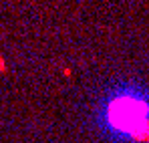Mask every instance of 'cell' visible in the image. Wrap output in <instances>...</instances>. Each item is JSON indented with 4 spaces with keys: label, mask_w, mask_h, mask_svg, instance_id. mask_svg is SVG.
Masks as SVG:
<instances>
[{
    "label": "cell",
    "mask_w": 149,
    "mask_h": 143,
    "mask_svg": "<svg viewBox=\"0 0 149 143\" xmlns=\"http://www.w3.org/2000/svg\"><path fill=\"white\" fill-rule=\"evenodd\" d=\"M89 121L105 143H149V83L117 77L91 103Z\"/></svg>",
    "instance_id": "obj_1"
}]
</instances>
